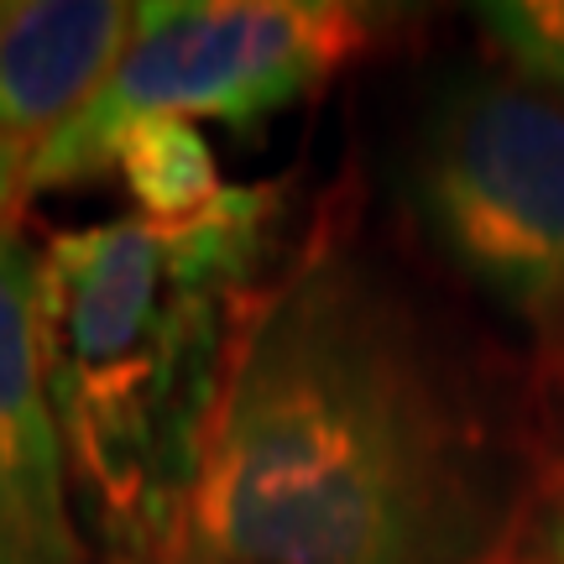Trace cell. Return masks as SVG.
Masks as SVG:
<instances>
[{"label": "cell", "instance_id": "8992f818", "mask_svg": "<svg viewBox=\"0 0 564 564\" xmlns=\"http://www.w3.org/2000/svg\"><path fill=\"white\" fill-rule=\"evenodd\" d=\"M137 6L11 0L0 6V147L37 152L116 68Z\"/></svg>", "mask_w": 564, "mask_h": 564}, {"label": "cell", "instance_id": "3957f363", "mask_svg": "<svg viewBox=\"0 0 564 564\" xmlns=\"http://www.w3.org/2000/svg\"><path fill=\"white\" fill-rule=\"evenodd\" d=\"M382 32V11L340 0H158L137 6L105 84L26 158L21 194L79 188L110 173L147 121H220L257 131L319 95Z\"/></svg>", "mask_w": 564, "mask_h": 564}, {"label": "cell", "instance_id": "ba28073f", "mask_svg": "<svg viewBox=\"0 0 564 564\" xmlns=\"http://www.w3.org/2000/svg\"><path fill=\"white\" fill-rule=\"evenodd\" d=\"M476 21L523 84L564 100V0H491Z\"/></svg>", "mask_w": 564, "mask_h": 564}, {"label": "cell", "instance_id": "9c48e42d", "mask_svg": "<svg viewBox=\"0 0 564 564\" xmlns=\"http://www.w3.org/2000/svg\"><path fill=\"white\" fill-rule=\"evenodd\" d=\"M533 554H539V564H564V486L549 497L539 523H533Z\"/></svg>", "mask_w": 564, "mask_h": 564}, {"label": "cell", "instance_id": "5b68a950", "mask_svg": "<svg viewBox=\"0 0 564 564\" xmlns=\"http://www.w3.org/2000/svg\"><path fill=\"white\" fill-rule=\"evenodd\" d=\"M42 257L0 220V564H84L58 413L42 371Z\"/></svg>", "mask_w": 564, "mask_h": 564}, {"label": "cell", "instance_id": "6da1fadb", "mask_svg": "<svg viewBox=\"0 0 564 564\" xmlns=\"http://www.w3.org/2000/svg\"><path fill=\"white\" fill-rule=\"evenodd\" d=\"M518 476L476 387L403 288L303 257L241 324L199 486L194 564H486Z\"/></svg>", "mask_w": 564, "mask_h": 564}, {"label": "cell", "instance_id": "8fae6325", "mask_svg": "<svg viewBox=\"0 0 564 564\" xmlns=\"http://www.w3.org/2000/svg\"><path fill=\"white\" fill-rule=\"evenodd\" d=\"M141 564H194V560H178V554H167V560H141Z\"/></svg>", "mask_w": 564, "mask_h": 564}, {"label": "cell", "instance_id": "7a4b0ae2", "mask_svg": "<svg viewBox=\"0 0 564 564\" xmlns=\"http://www.w3.org/2000/svg\"><path fill=\"white\" fill-rule=\"evenodd\" d=\"M272 215V183H225L188 225L126 215L42 251L47 398L74 507L116 564L178 549Z\"/></svg>", "mask_w": 564, "mask_h": 564}, {"label": "cell", "instance_id": "30bf717a", "mask_svg": "<svg viewBox=\"0 0 564 564\" xmlns=\"http://www.w3.org/2000/svg\"><path fill=\"white\" fill-rule=\"evenodd\" d=\"M26 158H32V152H17V147H0V220H6V209H11V199L21 194V173H26Z\"/></svg>", "mask_w": 564, "mask_h": 564}, {"label": "cell", "instance_id": "277c9868", "mask_svg": "<svg viewBox=\"0 0 564 564\" xmlns=\"http://www.w3.org/2000/svg\"><path fill=\"white\" fill-rule=\"evenodd\" d=\"M423 241L533 335L564 329V105L455 74L423 100L403 162Z\"/></svg>", "mask_w": 564, "mask_h": 564}, {"label": "cell", "instance_id": "52a82bcc", "mask_svg": "<svg viewBox=\"0 0 564 564\" xmlns=\"http://www.w3.org/2000/svg\"><path fill=\"white\" fill-rule=\"evenodd\" d=\"M110 173L126 183L147 225H188L225 194L220 162L209 152L199 126L147 121L116 147Z\"/></svg>", "mask_w": 564, "mask_h": 564}]
</instances>
